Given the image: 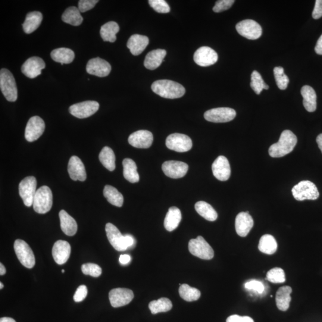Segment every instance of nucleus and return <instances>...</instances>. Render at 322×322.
I'll use <instances>...</instances> for the list:
<instances>
[{
  "mask_svg": "<svg viewBox=\"0 0 322 322\" xmlns=\"http://www.w3.org/2000/svg\"><path fill=\"white\" fill-rule=\"evenodd\" d=\"M53 205V194L48 186H43L38 190L34 197L33 208L39 214H46L51 211Z\"/></svg>",
  "mask_w": 322,
  "mask_h": 322,
  "instance_id": "obj_4",
  "label": "nucleus"
},
{
  "mask_svg": "<svg viewBox=\"0 0 322 322\" xmlns=\"http://www.w3.org/2000/svg\"><path fill=\"white\" fill-rule=\"evenodd\" d=\"M120 31V27L115 22L111 21L101 27L100 34L104 42L114 43L117 40V34Z\"/></svg>",
  "mask_w": 322,
  "mask_h": 322,
  "instance_id": "obj_34",
  "label": "nucleus"
},
{
  "mask_svg": "<svg viewBox=\"0 0 322 322\" xmlns=\"http://www.w3.org/2000/svg\"><path fill=\"white\" fill-rule=\"evenodd\" d=\"M62 273H65V270H62Z\"/></svg>",
  "mask_w": 322,
  "mask_h": 322,
  "instance_id": "obj_60",
  "label": "nucleus"
},
{
  "mask_svg": "<svg viewBox=\"0 0 322 322\" xmlns=\"http://www.w3.org/2000/svg\"><path fill=\"white\" fill-rule=\"evenodd\" d=\"M212 170L214 177L218 180L227 181L230 177L229 162L224 156H219L215 159L212 165Z\"/></svg>",
  "mask_w": 322,
  "mask_h": 322,
  "instance_id": "obj_21",
  "label": "nucleus"
},
{
  "mask_svg": "<svg viewBox=\"0 0 322 322\" xmlns=\"http://www.w3.org/2000/svg\"><path fill=\"white\" fill-rule=\"evenodd\" d=\"M46 68L45 62L39 57L30 58L22 67L21 71L28 78H35L42 74V71Z\"/></svg>",
  "mask_w": 322,
  "mask_h": 322,
  "instance_id": "obj_19",
  "label": "nucleus"
},
{
  "mask_svg": "<svg viewBox=\"0 0 322 322\" xmlns=\"http://www.w3.org/2000/svg\"><path fill=\"white\" fill-rule=\"evenodd\" d=\"M315 52L317 55H322V35L318 39L315 47Z\"/></svg>",
  "mask_w": 322,
  "mask_h": 322,
  "instance_id": "obj_55",
  "label": "nucleus"
},
{
  "mask_svg": "<svg viewBox=\"0 0 322 322\" xmlns=\"http://www.w3.org/2000/svg\"><path fill=\"white\" fill-rule=\"evenodd\" d=\"M45 121L39 116L31 117L28 121L25 137L28 142H33L39 139L45 130Z\"/></svg>",
  "mask_w": 322,
  "mask_h": 322,
  "instance_id": "obj_13",
  "label": "nucleus"
},
{
  "mask_svg": "<svg viewBox=\"0 0 322 322\" xmlns=\"http://www.w3.org/2000/svg\"><path fill=\"white\" fill-rule=\"evenodd\" d=\"M179 293L181 298L189 302L196 301L201 296V292L199 290L190 286L187 284H181Z\"/></svg>",
  "mask_w": 322,
  "mask_h": 322,
  "instance_id": "obj_41",
  "label": "nucleus"
},
{
  "mask_svg": "<svg viewBox=\"0 0 322 322\" xmlns=\"http://www.w3.org/2000/svg\"><path fill=\"white\" fill-rule=\"evenodd\" d=\"M312 17L314 20H318L322 17V0H316Z\"/></svg>",
  "mask_w": 322,
  "mask_h": 322,
  "instance_id": "obj_52",
  "label": "nucleus"
},
{
  "mask_svg": "<svg viewBox=\"0 0 322 322\" xmlns=\"http://www.w3.org/2000/svg\"><path fill=\"white\" fill-rule=\"evenodd\" d=\"M273 72L278 88L282 90H285L289 83V79L284 73V69L281 67H277L274 68Z\"/></svg>",
  "mask_w": 322,
  "mask_h": 322,
  "instance_id": "obj_43",
  "label": "nucleus"
},
{
  "mask_svg": "<svg viewBox=\"0 0 322 322\" xmlns=\"http://www.w3.org/2000/svg\"><path fill=\"white\" fill-rule=\"evenodd\" d=\"M197 212L205 219L209 221L217 220L218 214L212 206L204 201H199L195 206Z\"/></svg>",
  "mask_w": 322,
  "mask_h": 322,
  "instance_id": "obj_36",
  "label": "nucleus"
},
{
  "mask_svg": "<svg viewBox=\"0 0 322 322\" xmlns=\"http://www.w3.org/2000/svg\"><path fill=\"white\" fill-rule=\"evenodd\" d=\"M124 236L125 242H126V245L127 248L133 246L134 245V243H135V240H134V237L130 235V234H126V235Z\"/></svg>",
  "mask_w": 322,
  "mask_h": 322,
  "instance_id": "obj_53",
  "label": "nucleus"
},
{
  "mask_svg": "<svg viewBox=\"0 0 322 322\" xmlns=\"http://www.w3.org/2000/svg\"><path fill=\"white\" fill-rule=\"evenodd\" d=\"M226 322H254L251 317L240 316L239 315H232L227 318Z\"/></svg>",
  "mask_w": 322,
  "mask_h": 322,
  "instance_id": "obj_51",
  "label": "nucleus"
},
{
  "mask_svg": "<svg viewBox=\"0 0 322 322\" xmlns=\"http://www.w3.org/2000/svg\"><path fill=\"white\" fill-rule=\"evenodd\" d=\"M292 290L289 286H284L278 289L276 294V303L278 309L281 311H286L289 307L291 301Z\"/></svg>",
  "mask_w": 322,
  "mask_h": 322,
  "instance_id": "obj_29",
  "label": "nucleus"
},
{
  "mask_svg": "<svg viewBox=\"0 0 322 322\" xmlns=\"http://www.w3.org/2000/svg\"><path fill=\"white\" fill-rule=\"evenodd\" d=\"M162 169L167 177L177 179L186 176L189 166L183 162L168 161L162 164Z\"/></svg>",
  "mask_w": 322,
  "mask_h": 322,
  "instance_id": "obj_16",
  "label": "nucleus"
},
{
  "mask_svg": "<svg viewBox=\"0 0 322 322\" xmlns=\"http://www.w3.org/2000/svg\"><path fill=\"white\" fill-rule=\"evenodd\" d=\"M296 143L295 134L291 131L284 130L281 134L279 141L270 147L268 154L272 158L283 157L293 151Z\"/></svg>",
  "mask_w": 322,
  "mask_h": 322,
  "instance_id": "obj_2",
  "label": "nucleus"
},
{
  "mask_svg": "<svg viewBox=\"0 0 322 322\" xmlns=\"http://www.w3.org/2000/svg\"><path fill=\"white\" fill-rule=\"evenodd\" d=\"M148 37L139 34H134L130 37L127 42V48L130 49L131 54L138 56L145 51L149 45Z\"/></svg>",
  "mask_w": 322,
  "mask_h": 322,
  "instance_id": "obj_25",
  "label": "nucleus"
},
{
  "mask_svg": "<svg viewBox=\"0 0 322 322\" xmlns=\"http://www.w3.org/2000/svg\"><path fill=\"white\" fill-rule=\"evenodd\" d=\"M62 20L64 23L73 26H79L83 22L79 9L76 7L68 8L62 15Z\"/></svg>",
  "mask_w": 322,
  "mask_h": 322,
  "instance_id": "obj_37",
  "label": "nucleus"
},
{
  "mask_svg": "<svg viewBox=\"0 0 322 322\" xmlns=\"http://www.w3.org/2000/svg\"><path fill=\"white\" fill-rule=\"evenodd\" d=\"M4 287V284L2 282L0 283V289H2Z\"/></svg>",
  "mask_w": 322,
  "mask_h": 322,
  "instance_id": "obj_59",
  "label": "nucleus"
},
{
  "mask_svg": "<svg viewBox=\"0 0 322 322\" xmlns=\"http://www.w3.org/2000/svg\"><path fill=\"white\" fill-rule=\"evenodd\" d=\"M152 90L162 98L170 99L181 98L186 92L180 84L168 80L156 81L152 84Z\"/></svg>",
  "mask_w": 322,
  "mask_h": 322,
  "instance_id": "obj_1",
  "label": "nucleus"
},
{
  "mask_svg": "<svg viewBox=\"0 0 322 322\" xmlns=\"http://www.w3.org/2000/svg\"><path fill=\"white\" fill-rule=\"evenodd\" d=\"M83 273L86 275L98 277L101 276L102 270L99 265L94 263H86L82 265L81 267Z\"/></svg>",
  "mask_w": 322,
  "mask_h": 322,
  "instance_id": "obj_45",
  "label": "nucleus"
},
{
  "mask_svg": "<svg viewBox=\"0 0 322 322\" xmlns=\"http://www.w3.org/2000/svg\"><path fill=\"white\" fill-rule=\"evenodd\" d=\"M189 250L194 256L206 260L211 259L214 256L213 249L206 241L204 237L201 236L190 240Z\"/></svg>",
  "mask_w": 322,
  "mask_h": 322,
  "instance_id": "obj_6",
  "label": "nucleus"
},
{
  "mask_svg": "<svg viewBox=\"0 0 322 322\" xmlns=\"http://www.w3.org/2000/svg\"><path fill=\"white\" fill-rule=\"evenodd\" d=\"M43 21V15L40 12H32L28 14L23 24L24 32L31 34L38 28Z\"/></svg>",
  "mask_w": 322,
  "mask_h": 322,
  "instance_id": "obj_30",
  "label": "nucleus"
},
{
  "mask_svg": "<svg viewBox=\"0 0 322 322\" xmlns=\"http://www.w3.org/2000/svg\"><path fill=\"white\" fill-rule=\"evenodd\" d=\"M293 196L297 201L316 200L319 197L316 186L310 181H300L292 189Z\"/></svg>",
  "mask_w": 322,
  "mask_h": 322,
  "instance_id": "obj_5",
  "label": "nucleus"
},
{
  "mask_svg": "<svg viewBox=\"0 0 322 322\" xmlns=\"http://www.w3.org/2000/svg\"><path fill=\"white\" fill-rule=\"evenodd\" d=\"M245 287L246 289L252 290L259 294L263 293L265 289L263 283L257 280L248 281L245 284Z\"/></svg>",
  "mask_w": 322,
  "mask_h": 322,
  "instance_id": "obj_47",
  "label": "nucleus"
},
{
  "mask_svg": "<svg viewBox=\"0 0 322 322\" xmlns=\"http://www.w3.org/2000/svg\"><path fill=\"white\" fill-rule=\"evenodd\" d=\"M105 230L109 242L117 251H124L128 249L125 242V236L116 226L109 223L106 224Z\"/></svg>",
  "mask_w": 322,
  "mask_h": 322,
  "instance_id": "obj_18",
  "label": "nucleus"
},
{
  "mask_svg": "<svg viewBox=\"0 0 322 322\" xmlns=\"http://www.w3.org/2000/svg\"><path fill=\"white\" fill-rule=\"evenodd\" d=\"M59 215V218H60L62 230L68 236H74L78 229L76 221L65 210H61Z\"/></svg>",
  "mask_w": 322,
  "mask_h": 322,
  "instance_id": "obj_27",
  "label": "nucleus"
},
{
  "mask_svg": "<svg viewBox=\"0 0 322 322\" xmlns=\"http://www.w3.org/2000/svg\"><path fill=\"white\" fill-rule=\"evenodd\" d=\"M236 112L230 108H217L210 109L205 112L204 118L206 121L215 123H227L234 120Z\"/></svg>",
  "mask_w": 322,
  "mask_h": 322,
  "instance_id": "obj_9",
  "label": "nucleus"
},
{
  "mask_svg": "<svg viewBox=\"0 0 322 322\" xmlns=\"http://www.w3.org/2000/svg\"><path fill=\"white\" fill-rule=\"evenodd\" d=\"M111 70V65L100 58L90 59L86 67L87 73L99 77L108 76Z\"/></svg>",
  "mask_w": 322,
  "mask_h": 322,
  "instance_id": "obj_17",
  "label": "nucleus"
},
{
  "mask_svg": "<svg viewBox=\"0 0 322 322\" xmlns=\"http://www.w3.org/2000/svg\"><path fill=\"white\" fill-rule=\"evenodd\" d=\"M68 173L74 181H84L87 179L85 167L82 161L77 156H73L68 164Z\"/></svg>",
  "mask_w": 322,
  "mask_h": 322,
  "instance_id": "obj_23",
  "label": "nucleus"
},
{
  "mask_svg": "<svg viewBox=\"0 0 322 322\" xmlns=\"http://www.w3.org/2000/svg\"><path fill=\"white\" fill-rule=\"evenodd\" d=\"M301 93L303 98V105L306 110L309 112L316 110L317 96L314 89L310 86H304L302 87Z\"/></svg>",
  "mask_w": 322,
  "mask_h": 322,
  "instance_id": "obj_28",
  "label": "nucleus"
},
{
  "mask_svg": "<svg viewBox=\"0 0 322 322\" xmlns=\"http://www.w3.org/2000/svg\"><path fill=\"white\" fill-rule=\"evenodd\" d=\"M168 149L177 152H186L192 148V141L189 136L180 133L172 134L166 140Z\"/></svg>",
  "mask_w": 322,
  "mask_h": 322,
  "instance_id": "obj_10",
  "label": "nucleus"
},
{
  "mask_svg": "<svg viewBox=\"0 0 322 322\" xmlns=\"http://www.w3.org/2000/svg\"><path fill=\"white\" fill-rule=\"evenodd\" d=\"M236 29L240 36L248 40H257L262 35V28L254 21L247 20L236 25Z\"/></svg>",
  "mask_w": 322,
  "mask_h": 322,
  "instance_id": "obj_11",
  "label": "nucleus"
},
{
  "mask_svg": "<svg viewBox=\"0 0 322 322\" xmlns=\"http://www.w3.org/2000/svg\"><path fill=\"white\" fill-rule=\"evenodd\" d=\"M103 195L111 204L121 207L123 205L124 197L115 187L106 185L103 190Z\"/></svg>",
  "mask_w": 322,
  "mask_h": 322,
  "instance_id": "obj_38",
  "label": "nucleus"
},
{
  "mask_svg": "<svg viewBox=\"0 0 322 322\" xmlns=\"http://www.w3.org/2000/svg\"><path fill=\"white\" fill-rule=\"evenodd\" d=\"M131 258L129 255L124 254V255H121L120 256V259H119V260H120V263L121 264L126 265L129 263V262L131 261Z\"/></svg>",
  "mask_w": 322,
  "mask_h": 322,
  "instance_id": "obj_54",
  "label": "nucleus"
},
{
  "mask_svg": "<svg viewBox=\"0 0 322 322\" xmlns=\"http://www.w3.org/2000/svg\"><path fill=\"white\" fill-rule=\"evenodd\" d=\"M6 273V269L5 265L2 263H0V275H1V276H3V275H5Z\"/></svg>",
  "mask_w": 322,
  "mask_h": 322,
  "instance_id": "obj_58",
  "label": "nucleus"
},
{
  "mask_svg": "<svg viewBox=\"0 0 322 322\" xmlns=\"http://www.w3.org/2000/svg\"><path fill=\"white\" fill-rule=\"evenodd\" d=\"M151 8L159 14H167L170 11V6L164 0H149Z\"/></svg>",
  "mask_w": 322,
  "mask_h": 322,
  "instance_id": "obj_46",
  "label": "nucleus"
},
{
  "mask_svg": "<svg viewBox=\"0 0 322 322\" xmlns=\"http://www.w3.org/2000/svg\"><path fill=\"white\" fill-rule=\"evenodd\" d=\"M153 140V134L148 130L137 131L131 134L129 137L130 145L136 148H149L152 146Z\"/></svg>",
  "mask_w": 322,
  "mask_h": 322,
  "instance_id": "obj_20",
  "label": "nucleus"
},
{
  "mask_svg": "<svg viewBox=\"0 0 322 322\" xmlns=\"http://www.w3.org/2000/svg\"><path fill=\"white\" fill-rule=\"evenodd\" d=\"M316 142L318 148H319L322 153V134H319V135L317 137Z\"/></svg>",
  "mask_w": 322,
  "mask_h": 322,
  "instance_id": "obj_56",
  "label": "nucleus"
},
{
  "mask_svg": "<svg viewBox=\"0 0 322 322\" xmlns=\"http://www.w3.org/2000/svg\"><path fill=\"white\" fill-rule=\"evenodd\" d=\"M99 158L103 166L109 171L115 170L116 165H115V155L113 150L108 146H105L100 153Z\"/></svg>",
  "mask_w": 322,
  "mask_h": 322,
  "instance_id": "obj_39",
  "label": "nucleus"
},
{
  "mask_svg": "<svg viewBox=\"0 0 322 322\" xmlns=\"http://www.w3.org/2000/svg\"><path fill=\"white\" fill-rule=\"evenodd\" d=\"M0 89L9 102H14L18 99L17 83L13 74L7 69L0 71Z\"/></svg>",
  "mask_w": 322,
  "mask_h": 322,
  "instance_id": "obj_3",
  "label": "nucleus"
},
{
  "mask_svg": "<svg viewBox=\"0 0 322 322\" xmlns=\"http://www.w3.org/2000/svg\"><path fill=\"white\" fill-rule=\"evenodd\" d=\"M181 220V213L180 209L175 206L169 208L164 220V227L168 232L176 229Z\"/></svg>",
  "mask_w": 322,
  "mask_h": 322,
  "instance_id": "obj_31",
  "label": "nucleus"
},
{
  "mask_svg": "<svg viewBox=\"0 0 322 322\" xmlns=\"http://www.w3.org/2000/svg\"><path fill=\"white\" fill-rule=\"evenodd\" d=\"M254 226V220L249 211L240 212L235 220L236 233L240 237H246Z\"/></svg>",
  "mask_w": 322,
  "mask_h": 322,
  "instance_id": "obj_24",
  "label": "nucleus"
},
{
  "mask_svg": "<svg viewBox=\"0 0 322 322\" xmlns=\"http://www.w3.org/2000/svg\"><path fill=\"white\" fill-rule=\"evenodd\" d=\"M111 304L115 308L123 307L129 304L134 298L132 290L127 288L112 289L109 293Z\"/></svg>",
  "mask_w": 322,
  "mask_h": 322,
  "instance_id": "obj_14",
  "label": "nucleus"
},
{
  "mask_svg": "<svg viewBox=\"0 0 322 322\" xmlns=\"http://www.w3.org/2000/svg\"><path fill=\"white\" fill-rule=\"evenodd\" d=\"M88 289L86 285H81L78 287L74 295V301L77 302L83 301L86 298Z\"/></svg>",
  "mask_w": 322,
  "mask_h": 322,
  "instance_id": "obj_50",
  "label": "nucleus"
},
{
  "mask_svg": "<svg viewBox=\"0 0 322 322\" xmlns=\"http://www.w3.org/2000/svg\"><path fill=\"white\" fill-rule=\"evenodd\" d=\"M71 248L70 243L59 240L55 243L52 249V255L56 263L60 265L66 263L70 258Z\"/></svg>",
  "mask_w": 322,
  "mask_h": 322,
  "instance_id": "obj_22",
  "label": "nucleus"
},
{
  "mask_svg": "<svg viewBox=\"0 0 322 322\" xmlns=\"http://www.w3.org/2000/svg\"><path fill=\"white\" fill-rule=\"evenodd\" d=\"M167 52L163 49L154 50L146 55L144 65L149 70H154L158 68L163 61Z\"/></svg>",
  "mask_w": 322,
  "mask_h": 322,
  "instance_id": "obj_26",
  "label": "nucleus"
},
{
  "mask_svg": "<svg viewBox=\"0 0 322 322\" xmlns=\"http://www.w3.org/2000/svg\"><path fill=\"white\" fill-rule=\"evenodd\" d=\"M258 249L264 254L271 255L276 252L277 243L276 239L270 234H264L259 240Z\"/></svg>",
  "mask_w": 322,
  "mask_h": 322,
  "instance_id": "obj_35",
  "label": "nucleus"
},
{
  "mask_svg": "<svg viewBox=\"0 0 322 322\" xmlns=\"http://www.w3.org/2000/svg\"><path fill=\"white\" fill-rule=\"evenodd\" d=\"M98 0H80L78 2V9L80 12H86L95 8Z\"/></svg>",
  "mask_w": 322,
  "mask_h": 322,
  "instance_id": "obj_49",
  "label": "nucleus"
},
{
  "mask_svg": "<svg viewBox=\"0 0 322 322\" xmlns=\"http://www.w3.org/2000/svg\"><path fill=\"white\" fill-rule=\"evenodd\" d=\"M0 322H17L16 321L14 318H12L11 317H2L1 318V319H0Z\"/></svg>",
  "mask_w": 322,
  "mask_h": 322,
  "instance_id": "obj_57",
  "label": "nucleus"
},
{
  "mask_svg": "<svg viewBox=\"0 0 322 322\" xmlns=\"http://www.w3.org/2000/svg\"><path fill=\"white\" fill-rule=\"evenodd\" d=\"M14 249L21 263L28 268H32L36 264V258L33 250L24 240L17 239L14 243Z\"/></svg>",
  "mask_w": 322,
  "mask_h": 322,
  "instance_id": "obj_7",
  "label": "nucleus"
},
{
  "mask_svg": "<svg viewBox=\"0 0 322 322\" xmlns=\"http://www.w3.org/2000/svg\"><path fill=\"white\" fill-rule=\"evenodd\" d=\"M123 174L125 179L129 182L135 183L139 182L140 177L137 172V167L135 162L130 158L124 159Z\"/></svg>",
  "mask_w": 322,
  "mask_h": 322,
  "instance_id": "obj_32",
  "label": "nucleus"
},
{
  "mask_svg": "<svg viewBox=\"0 0 322 322\" xmlns=\"http://www.w3.org/2000/svg\"><path fill=\"white\" fill-rule=\"evenodd\" d=\"M51 57L53 61L61 63L62 65L70 64L74 60L75 53L70 49L59 48L53 50Z\"/></svg>",
  "mask_w": 322,
  "mask_h": 322,
  "instance_id": "obj_33",
  "label": "nucleus"
},
{
  "mask_svg": "<svg viewBox=\"0 0 322 322\" xmlns=\"http://www.w3.org/2000/svg\"><path fill=\"white\" fill-rule=\"evenodd\" d=\"M99 104L96 101H88L76 103L70 106V114L75 117L83 119L89 118L99 110Z\"/></svg>",
  "mask_w": 322,
  "mask_h": 322,
  "instance_id": "obj_12",
  "label": "nucleus"
},
{
  "mask_svg": "<svg viewBox=\"0 0 322 322\" xmlns=\"http://www.w3.org/2000/svg\"><path fill=\"white\" fill-rule=\"evenodd\" d=\"M234 3V0H219L215 3L213 11L215 13H219V12L227 11L232 7Z\"/></svg>",
  "mask_w": 322,
  "mask_h": 322,
  "instance_id": "obj_48",
  "label": "nucleus"
},
{
  "mask_svg": "<svg viewBox=\"0 0 322 322\" xmlns=\"http://www.w3.org/2000/svg\"><path fill=\"white\" fill-rule=\"evenodd\" d=\"M251 87L257 95H259L263 89H269V87L264 83L261 75L257 71H253L251 74Z\"/></svg>",
  "mask_w": 322,
  "mask_h": 322,
  "instance_id": "obj_42",
  "label": "nucleus"
},
{
  "mask_svg": "<svg viewBox=\"0 0 322 322\" xmlns=\"http://www.w3.org/2000/svg\"><path fill=\"white\" fill-rule=\"evenodd\" d=\"M266 279L273 283H282L285 282V274L282 268L275 267L267 272Z\"/></svg>",
  "mask_w": 322,
  "mask_h": 322,
  "instance_id": "obj_44",
  "label": "nucleus"
},
{
  "mask_svg": "<svg viewBox=\"0 0 322 322\" xmlns=\"http://www.w3.org/2000/svg\"><path fill=\"white\" fill-rule=\"evenodd\" d=\"M218 56L216 52L209 47H201L195 53L194 61L201 67H206L215 64L218 61Z\"/></svg>",
  "mask_w": 322,
  "mask_h": 322,
  "instance_id": "obj_15",
  "label": "nucleus"
},
{
  "mask_svg": "<svg viewBox=\"0 0 322 322\" xmlns=\"http://www.w3.org/2000/svg\"><path fill=\"white\" fill-rule=\"evenodd\" d=\"M173 304L170 299L167 298H161L155 300L149 303V308L153 314L159 312H167L171 310Z\"/></svg>",
  "mask_w": 322,
  "mask_h": 322,
  "instance_id": "obj_40",
  "label": "nucleus"
},
{
  "mask_svg": "<svg viewBox=\"0 0 322 322\" xmlns=\"http://www.w3.org/2000/svg\"><path fill=\"white\" fill-rule=\"evenodd\" d=\"M37 180L35 177L29 176L21 181L19 192L24 204L28 207L33 205L34 197L37 192Z\"/></svg>",
  "mask_w": 322,
  "mask_h": 322,
  "instance_id": "obj_8",
  "label": "nucleus"
}]
</instances>
